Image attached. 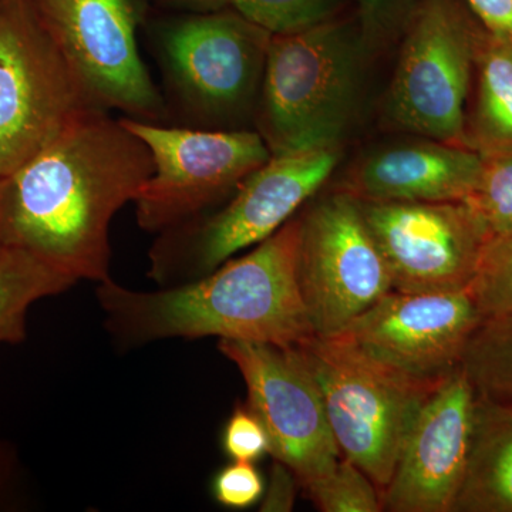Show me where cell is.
Instances as JSON below:
<instances>
[{"instance_id": "cb8c5ba5", "label": "cell", "mask_w": 512, "mask_h": 512, "mask_svg": "<svg viewBox=\"0 0 512 512\" xmlns=\"http://www.w3.org/2000/svg\"><path fill=\"white\" fill-rule=\"evenodd\" d=\"M470 291L485 318L512 313V235L488 241Z\"/></svg>"}, {"instance_id": "f1b7e54d", "label": "cell", "mask_w": 512, "mask_h": 512, "mask_svg": "<svg viewBox=\"0 0 512 512\" xmlns=\"http://www.w3.org/2000/svg\"><path fill=\"white\" fill-rule=\"evenodd\" d=\"M474 15L491 33L512 39V0H466Z\"/></svg>"}, {"instance_id": "f546056e", "label": "cell", "mask_w": 512, "mask_h": 512, "mask_svg": "<svg viewBox=\"0 0 512 512\" xmlns=\"http://www.w3.org/2000/svg\"><path fill=\"white\" fill-rule=\"evenodd\" d=\"M148 3L160 8L175 10V12H214L231 8V0H148Z\"/></svg>"}, {"instance_id": "484cf974", "label": "cell", "mask_w": 512, "mask_h": 512, "mask_svg": "<svg viewBox=\"0 0 512 512\" xmlns=\"http://www.w3.org/2000/svg\"><path fill=\"white\" fill-rule=\"evenodd\" d=\"M264 491V478L249 461H234L222 468L212 483L217 503L232 510L252 507L261 500Z\"/></svg>"}, {"instance_id": "5bb4252c", "label": "cell", "mask_w": 512, "mask_h": 512, "mask_svg": "<svg viewBox=\"0 0 512 512\" xmlns=\"http://www.w3.org/2000/svg\"><path fill=\"white\" fill-rule=\"evenodd\" d=\"M484 319L470 289L390 291L339 335L404 376L439 383L461 366L464 350Z\"/></svg>"}, {"instance_id": "44dd1931", "label": "cell", "mask_w": 512, "mask_h": 512, "mask_svg": "<svg viewBox=\"0 0 512 512\" xmlns=\"http://www.w3.org/2000/svg\"><path fill=\"white\" fill-rule=\"evenodd\" d=\"M481 171L468 204L491 238L512 235V147L480 151Z\"/></svg>"}, {"instance_id": "30bf717a", "label": "cell", "mask_w": 512, "mask_h": 512, "mask_svg": "<svg viewBox=\"0 0 512 512\" xmlns=\"http://www.w3.org/2000/svg\"><path fill=\"white\" fill-rule=\"evenodd\" d=\"M93 100L130 119L167 124L163 93L138 47L148 0H29Z\"/></svg>"}, {"instance_id": "7402d4cb", "label": "cell", "mask_w": 512, "mask_h": 512, "mask_svg": "<svg viewBox=\"0 0 512 512\" xmlns=\"http://www.w3.org/2000/svg\"><path fill=\"white\" fill-rule=\"evenodd\" d=\"M306 494L323 512L383 511L382 491L365 471L343 457L328 476L308 488Z\"/></svg>"}, {"instance_id": "83f0119b", "label": "cell", "mask_w": 512, "mask_h": 512, "mask_svg": "<svg viewBox=\"0 0 512 512\" xmlns=\"http://www.w3.org/2000/svg\"><path fill=\"white\" fill-rule=\"evenodd\" d=\"M298 480L285 464L275 461L272 467L271 481L266 490L261 511L264 512H289L293 510L296 500V488Z\"/></svg>"}, {"instance_id": "7a4b0ae2", "label": "cell", "mask_w": 512, "mask_h": 512, "mask_svg": "<svg viewBox=\"0 0 512 512\" xmlns=\"http://www.w3.org/2000/svg\"><path fill=\"white\" fill-rule=\"evenodd\" d=\"M299 242L301 217H293L249 254L194 281L154 292L100 282L107 328L123 345L217 336L296 348L316 336L299 284Z\"/></svg>"}, {"instance_id": "d4e9b609", "label": "cell", "mask_w": 512, "mask_h": 512, "mask_svg": "<svg viewBox=\"0 0 512 512\" xmlns=\"http://www.w3.org/2000/svg\"><path fill=\"white\" fill-rule=\"evenodd\" d=\"M222 447L232 461L255 463L271 453V441L261 419L249 406H237L225 424Z\"/></svg>"}, {"instance_id": "ffe728a7", "label": "cell", "mask_w": 512, "mask_h": 512, "mask_svg": "<svg viewBox=\"0 0 512 512\" xmlns=\"http://www.w3.org/2000/svg\"><path fill=\"white\" fill-rule=\"evenodd\" d=\"M461 366L477 393L512 402V313L481 322L464 350Z\"/></svg>"}, {"instance_id": "9a60e30c", "label": "cell", "mask_w": 512, "mask_h": 512, "mask_svg": "<svg viewBox=\"0 0 512 512\" xmlns=\"http://www.w3.org/2000/svg\"><path fill=\"white\" fill-rule=\"evenodd\" d=\"M477 390L458 366L420 407L382 493L383 511L453 512L470 456Z\"/></svg>"}, {"instance_id": "7c38bea8", "label": "cell", "mask_w": 512, "mask_h": 512, "mask_svg": "<svg viewBox=\"0 0 512 512\" xmlns=\"http://www.w3.org/2000/svg\"><path fill=\"white\" fill-rule=\"evenodd\" d=\"M247 386L248 406L261 419L271 453L308 490L339 463L318 383L296 348L221 339Z\"/></svg>"}, {"instance_id": "ac0fdd59", "label": "cell", "mask_w": 512, "mask_h": 512, "mask_svg": "<svg viewBox=\"0 0 512 512\" xmlns=\"http://www.w3.org/2000/svg\"><path fill=\"white\" fill-rule=\"evenodd\" d=\"M477 97L467 144L477 151L512 147V39L483 28L478 40Z\"/></svg>"}, {"instance_id": "8992f818", "label": "cell", "mask_w": 512, "mask_h": 512, "mask_svg": "<svg viewBox=\"0 0 512 512\" xmlns=\"http://www.w3.org/2000/svg\"><path fill=\"white\" fill-rule=\"evenodd\" d=\"M318 383L340 456L386 488L420 407L439 383H424L377 362L343 336L296 346Z\"/></svg>"}, {"instance_id": "2e32d148", "label": "cell", "mask_w": 512, "mask_h": 512, "mask_svg": "<svg viewBox=\"0 0 512 512\" xmlns=\"http://www.w3.org/2000/svg\"><path fill=\"white\" fill-rule=\"evenodd\" d=\"M480 171L474 148L437 140L400 144L367 157L345 191L365 201H466Z\"/></svg>"}, {"instance_id": "5b68a950", "label": "cell", "mask_w": 512, "mask_h": 512, "mask_svg": "<svg viewBox=\"0 0 512 512\" xmlns=\"http://www.w3.org/2000/svg\"><path fill=\"white\" fill-rule=\"evenodd\" d=\"M336 148L274 154L249 174L227 204L158 234L148 276L175 286L210 274L237 252L274 235L335 170Z\"/></svg>"}, {"instance_id": "4316f807", "label": "cell", "mask_w": 512, "mask_h": 512, "mask_svg": "<svg viewBox=\"0 0 512 512\" xmlns=\"http://www.w3.org/2000/svg\"><path fill=\"white\" fill-rule=\"evenodd\" d=\"M357 6L360 36L367 46L384 42L413 12L410 0H357Z\"/></svg>"}, {"instance_id": "d6986e66", "label": "cell", "mask_w": 512, "mask_h": 512, "mask_svg": "<svg viewBox=\"0 0 512 512\" xmlns=\"http://www.w3.org/2000/svg\"><path fill=\"white\" fill-rule=\"evenodd\" d=\"M77 284L42 259L15 248L0 247V343L25 338L30 306Z\"/></svg>"}, {"instance_id": "e0dca14e", "label": "cell", "mask_w": 512, "mask_h": 512, "mask_svg": "<svg viewBox=\"0 0 512 512\" xmlns=\"http://www.w3.org/2000/svg\"><path fill=\"white\" fill-rule=\"evenodd\" d=\"M453 512H512V402L477 393L470 456Z\"/></svg>"}, {"instance_id": "52a82bcc", "label": "cell", "mask_w": 512, "mask_h": 512, "mask_svg": "<svg viewBox=\"0 0 512 512\" xmlns=\"http://www.w3.org/2000/svg\"><path fill=\"white\" fill-rule=\"evenodd\" d=\"M94 110L103 109L32 3L0 0V178Z\"/></svg>"}, {"instance_id": "8fae6325", "label": "cell", "mask_w": 512, "mask_h": 512, "mask_svg": "<svg viewBox=\"0 0 512 512\" xmlns=\"http://www.w3.org/2000/svg\"><path fill=\"white\" fill-rule=\"evenodd\" d=\"M301 217L299 284L315 335L328 338L393 291L392 275L359 200L328 195Z\"/></svg>"}, {"instance_id": "277c9868", "label": "cell", "mask_w": 512, "mask_h": 512, "mask_svg": "<svg viewBox=\"0 0 512 512\" xmlns=\"http://www.w3.org/2000/svg\"><path fill=\"white\" fill-rule=\"evenodd\" d=\"M363 46L360 30L333 20L272 35L255 111L272 156L336 148L355 107Z\"/></svg>"}, {"instance_id": "603a6c76", "label": "cell", "mask_w": 512, "mask_h": 512, "mask_svg": "<svg viewBox=\"0 0 512 512\" xmlns=\"http://www.w3.org/2000/svg\"><path fill=\"white\" fill-rule=\"evenodd\" d=\"M231 8L272 35L328 22L338 0H231Z\"/></svg>"}, {"instance_id": "9c48e42d", "label": "cell", "mask_w": 512, "mask_h": 512, "mask_svg": "<svg viewBox=\"0 0 512 512\" xmlns=\"http://www.w3.org/2000/svg\"><path fill=\"white\" fill-rule=\"evenodd\" d=\"M481 32L451 0L413 9L387 100L397 126L468 147L466 101Z\"/></svg>"}, {"instance_id": "ba28073f", "label": "cell", "mask_w": 512, "mask_h": 512, "mask_svg": "<svg viewBox=\"0 0 512 512\" xmlns=\"http://www.w3.org/2000/svg\"><path fill=\"white\" fill-rule=\"evenodd\" d=\"M121 120L153 157V174L134 200L138 225L153 234L208 214L272 157L261 134L248 128L205 130Z\"/></svg>"}, {"instance_id": "3957f363", "label": "cell", "mask_w": 512, "mask_h": 512, "mask_svg": "<svg viewBox=\"0 0 512 512\" xmlns=\"http://www.w3.org/2000/svg\"><path fill=\"white\" fill-rule=\"evenodd\" d=\"M144 25L163 76L168 123L231 130L255 114L272 33L232 8L178 12Z\"/></svg>"}, {"instance_id": "6da1fadb", "label": "cell", "mask_w": 512, "mask_h": 512, "mask_svg": "<svg viewBox=\"0 0 512 512\" xmlns=\"http://www.w3.org/2000/svg\"><path fill=\"white\" fill-rule=\"evenodd\" d=\"M140 137L94 110L0 178V247L42 259L74 281H109L110 224L153 174Z\"/></svg>"}, {"instance_id": "4fadbf2b", "label": "cell", "mask_w": 512, "mask_h": 512, "mask_svg": "<svg viewBox=\"0 0 512 512\" xmlns=\"http://www.w3.org/2000/svg\"><path fill=\"white\" fill-rule=\"evenodd\" d=\"M359 204L389 266L393 291L471 288L491 237L467 201L359 200Z\"/></svg>"}]
</instances>
